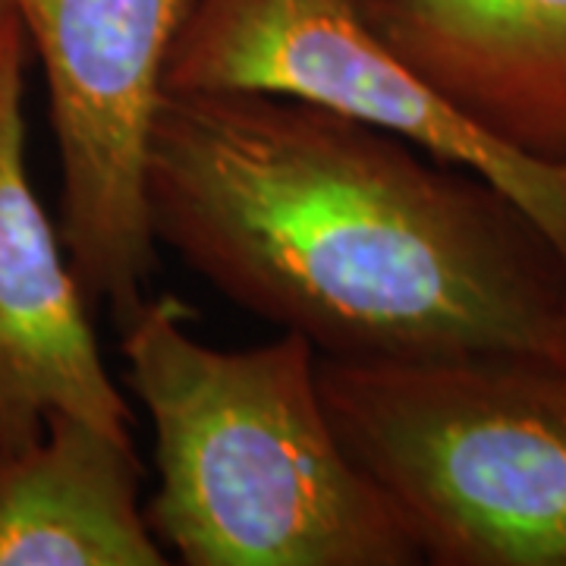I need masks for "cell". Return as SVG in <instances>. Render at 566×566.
Listing matches in <instances>:
<instances>
[{"instance_id":"cell-3","label":"cell","mask_w":566,"mask_h":566,"mask_svg":"<svg viewBox=\"0 0 566 566\" xmlns=\"http://www.w3.org/2000/svg\"><path fill=\"white\" fill-rule=\"evenodd\" d=\"M318 387L422 564L566 566V363L318 356Z\"/></svg>"},{"instance_id":"cell-8","label":"cell","mask_w":566,"mask_h":566,"mask_svg":"<svg viewBox=\"0 0 566 566\" xmlns=\"http://www.w3.org/2000/svg\"><path fill=\"white\" fill-rule=\"evenodd\" d=\"M136 444L54 412L0 450V566H164L139 504Z\"/></svg>"},{"instance_id":"cell-6","label":"cell","mask_w":566,"mask_h":566,"mask_svg":"<svg viewBox=\"0 0 566 566\" xmlns=\"http://www.w3.org/2000/svg\"><path fill=\"white\" fill-rule=\"evenodd\" d=\"M25 32L0 39V450L29 444L66 412L133 441V416L88 318L61 230L25 170Z\"/></svg>"},{"instance_id":"cell-7","label":"cell","mask_w":566,"mask_h":566,"mask_svg":"<svg viewBox=\"0 0 566 566\" xmlns=\"http://www.w3.org/2000/svg\"><path fill=\"white\" fill-rule=\"evenodd\" d=\"M365 20L482 133L566 167V0H359Z\"/></svg>"},{"instance_id":"cell-10","label":"cell","mask_w":566,"mask_h":566,"mask_svg":"<svg viewBox=\"0 0 566 566\" xmlns=\"http://www.w3.org/2000/svg\"><path fill=\"white\" fill-rule=\"evenodd\" d=\"M13 29H20V22H13V25H7V29H0V39H3L7 32H13Z\"/></svg>"},{"instance_id":"cell-1","label":"cell","mask_w":566,"mask_h":566,"mask_svg":"<svg viewBox=\"0 0 566 566\" xmlns=\"http://www.w3.org/2000/svg\"><path fill=\"white\" fill-rule=\"evenodd\" d=\"M158 249L331 359L566 363V268L485 177L271 92H164Z\"/></svg>"},{"instance_id":"cell-2","label":"cell","mask_w":566,"mask_h":566,"mask_svg":"<svg viewBox=\"0 0 566 566\" xmlns=\"http://www.w3.org/2000/svg\"><path fill=\"white\" fill-rule=\"evenodd\" d=\"M174 293L120 322L126 381L155 431L145 506L186 566L422 564L403 526L340 444L305 337L249 349L202 344Z\"/></svg>"},{"instance_id":"cell-5","label":"cell","mask_w":566,"mask_h":566,"mask_svg":"<svg viewBox=\"0 0 566 566\" xmlns=\"http://www.w3.org/2000/svg\"><path fill=\"white\" fill-rule=\"evenodd\" d=\"M170 92H271L412 142L494 182L566 268V167L482 133L365 20L359 0H199L167 66Z\"/></svg>"},{"instance_id":"cell-4","label":"cell","mask_w":566,"mask_h":566,"mask_svg":"<svg viewBox=\"0 0 566 566\" xmlns=\"http://www.w3.org/2000/svg\"><path fill=\"white\" fill-rule=\"evenodd\" d=\"M199 0H13L61 161V240L88 303L123 322L158 264L145 205L167 66Z\"/></svg>"},{"instance_id":"cell-9","label":"cell","mask_w":566,"mask_h":566,"mask_svg":"<svg viewBox=\"0 0 566 566\" xmlns=\"http://www.w3.org/2000/svg\"><path fill=\"white\" fill-rule=\"evenodd\" d=\"M17 20V10H13V0H0V29H7V25H13Z\"/></svg>"}]
</instances>
